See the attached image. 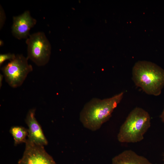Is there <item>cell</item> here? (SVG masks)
<instances>
[{
	"label": "cell",
	"mask_w": 164,
	"mask_h": 164,
	"mask_svg": "<svg viewBox=\"0 0 164 164\" xmlns=\"http://www.w3.org/2000/svg\"><path fill=\"white\" fill-rule=\"evenodd\" d=\"M123 95L121 92L109 98H94L87 103L80 114V120L83 126L92 131L99 129L110 119Z\"/></svg>",
	"instance_id": "6da1fadb"
},
{
	"label": "cell",
	"mask_w": 164,
	"mask_h": 164,
	"mask_svg": "<svg viewBox=\"0 0 164 164\" xmlns=\"http://www.w3.org/2000/svg\"><path fill=\"white\" fill-rule=\"evenodd\" d=\"M132 78L146 94L157 96L164 87V70L152 62L139 61L133 67Z\"/></svg>",
	"instance_id": "7a4b0ae2"
},
{
	"label": "cell",
	"mask_w": 164,
	"mask_h": 164,
	"mask_svg": "<svg viewBox=\"0 0 164 164\" xmlns=\"http://www.w3.org/2000/svg\"><path fill=\"white\" fill-rule=\"evenodd\" d=\"M151 125V117L148 112L137 107L129 113L120 127L117 135L121 143H135L144 138Z\"/></svg>",
	"instance_id": "3957f363"
},
{
	"label": "cell",
	"mask_w": 164,
	"mask_h": 164,
	"mask_svg": "<svg viewBox=\"0 0 164 164\" xmlns=\"http://www.w3.org/2000/svg\"><path fill=\"white\" fill-rule=\"evenodd\" d=\"M27 57L38 66H43L49 62L51 50L50 42L45 33L38 32L30 34L26 39Z\"/></svg>",
	"instance_id": "277c9868"
},
{
	"label": "cell",
	"mask_w": 164,
	"mask_h": 164,
	"mask_svg": "<svg viewBox=\"0 0 164 164\" xmlns=\"http://www.w3.org/2000/svg\"><path fill=\"white\" fill-rule=\"evenodd\" d=\"M29 59L22 54L16 55L15 58L1 68L6 82L11 87L16 88L23 84L28 74L32 71Z\"/></svg>",
	"instance_id": "5b68a950"
},
{
	"label": "cell",
	"mask_w": 164,
	"mask_h": 164,
	"mask_svg": "<svg viewBox=\"0 0 164 164\" xmlns=\"http://www.w3.org/2000/svg\"><path fill=\"white\" fill-rule=\"evenodd\" d=\"M22 157L17 164H56L43 146L37 145L28 138Z\"/></svg>",
	"instance_id": "8992f818"
},
{
	"label": "cell",
	"mask_w": 164,
	"mask_h": 164,
	"mask_svg": "<svg viewBox=\"0 0 164 164\" xmlns=\"http://www.w3.org/2000/svg\"><path fill=\"white\" fill-rule=\"evenodd\" d=\"M36 20L31 15L29 11L26 10L21 14L13 17L11 32L13 36L18 39H27L31 28L36 24Z\"/></svg>",
	"instance_id": "52a82bcc"
},
{
	"label": "cell",
	"mask_w": 164,
	"mask_h": 164,
	"mask_svg": "<svg viewBox=\"0 0 164 164\" xmlns=\"http://www.w3.org/2000/svg\"><path fill=\"white\" fill-rule=\"evenodd\" d=\"M35 108L30 109L26 117L25 122L28 127L27 138L37 145H46L48 144V141L35 118Z\"/></svg>",
	"instance_id": "ba28073f"
},
{
	"label": "cell",
	"mask_w": 164,
	"mask_h": 164,
	"mask_svg": "<svg viewBox=\"0 0 164 164\" xmlns=\"http://www.w3.org/2000/svg\"><path fill=\"white\" fill-rule=\"evenodd\" d=\"M112 164H153L145 157L131 150H125L113 157Z\"/></svg>",
	"instance_id": "9c48e42d"
},
{
	"label": "cell",
	"mask_w": 164,
	"mask_h": 164,
	"mask_svg": "<svg viewBox=\"0 0 164 164\" xmlns=\"http://www.w3.org/2000/svg\"><path fill=\"white\" fill-rule=\"evenodd\" d=\"M9 132L13 137L15 145L26 142L28 135V129L21 126H13L11 127Z\"/></svg>",
	"instance_id": "30bf717a"
},
{
	"label": "cell",
	"mask_w": 164,
	"mask_h": 164,
	"mask_svg": "<svg viewBox=\"0 0 164 164\" xmlns=\"http://www.w3.org/2000/svg\"><path fill=\"white\" fill-rule=\"evenodd\" d=\"M16 55L14 53H10L5 54H0V66L5 61L9 60L10 61L14 59L16 57Z\"/></svg>",
	"instance_id": "8fae6325"
},
{
	"label": "cell",
	"mask_w": 164,
	"mask_h": 164,
	"mask_svg": "<svg viewBox=\"0 0 164 164\" xmlns=\"http://www.w3.org/2000/svg\"><path fill=\"white\" fill-rule=\"evenodd\" d=\"M6 19V16L4 11L1 5L0 6V29L2 28Z\"/></svg>",
	"instance_id": "7c38bea8"
},
{
	"label": "cell",
	"mask_w": 164,
	"mask_h": 164,
	"mask_svg": "<svg viewBox=\"0 0 164 164\" xmlns=\"http://www.w3.org/2000/svg\"><path fill=\"white\" fill-rule=\"evenodd\" d=\"M160 117L162 121L164 122V107L162 112L160 115Z\"/></svg>",
	"instance_id": "4fadbf2b"
},
{
	"label": "cell",
	"mask_w": 164,
	"mask_h": 164,
	"mask_svg": "<svg viewBox=\"0 0 164 164\" xmlns=\"http://www.w3.org/2000/svg\"><path fill=\"white\" fill-rule=\"evenodd\" d=\"M4 77L3 75L0 74V88L2 86V81L3 77Z\"/></svg>",
	"instance_id": "5bb4252c"
},
{
	"label": "cell",
	"mask_w": 164,
	"mask_h": 164,
	"mask_svg": "<svg viewBox=\"0 0 164 164\" xmlns=\"http://www.w3.org/2000/svg\"><path fill=\"white\" fill-rule=\"evenodd\" d=\"M3 44H4V42H3V41L2 40H0V46H2L3 45Z\"/></svg>",
	"instance_id": "9a60e30c"
},
{
	"label": "cell",
	"mask_w": 164,
	"mask_h": 164,
	"mask_svg": "<svg viewBox=\"0 0 164 164\" xmlns=\"http://www.w3.org/2000/svg\"><path fill=\"white\" fill-rule=\"evenodd\" d=\"M163 160H164V158H163Z\"/></svg>",
	"instance_id": "2e32d148"
}]
</instances>
